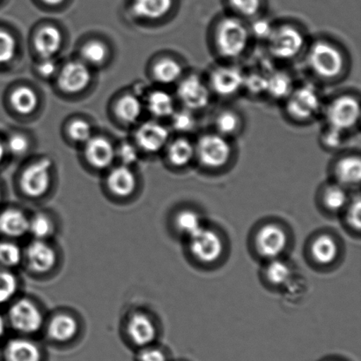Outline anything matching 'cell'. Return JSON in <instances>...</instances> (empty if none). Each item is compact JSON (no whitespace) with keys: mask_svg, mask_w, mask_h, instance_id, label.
Returning <instances> with one entry per match:
<instances>
[{"mask_svg":"<svg viewBox=\"0 0 361 361\" xmlns=\"http://www.w3.org/2000/svg\"><path fill=\"white\" fill-rule=\"evenodd\" d=\"M5 331H6L5 321H4L1 314H0V338L2 337L4 333H5Z\"/></svg>","mask_w":361,"mask_h":361,"instance_id":"52","label":"cell"},{"mask_svg":"<svg viewBox=\"0 0 361 361\" xmlns=\"http://www.w3.org/2000/svg\"><path fill=\"white\" fill-rule=\"evenodd\" d=\"M265 274L272 285H281L286 284L291 277V268L286 261L275 258L268 264Z\"/></svg>","mask_w":361,"mask_h":361,"instance_id":"33","label":"cell"},{"mask_svg":"<svg viewBox=\"0 0 361 361\" xmlns=\"http://www.w3.org/2000/svg\"><path fill=\"white\" fill-rule=\"evenodd\" d=\"M348 222L352 228L360 232L361 227V203L360 198H356L351 203L348 204Z\"/></svg>","mask_w":361,"mask_h":361,"instance_id":"45","label":"cell"},{"mask_svg":"<svg viewBox=\"0 0 361 361\" xmlns=\"http://www.w3.org/2000/svg\"><path fill=\"white\" fill-rule=\"evenodd\" d=\"M322 101L316 88L310 85L293 90L288 97L286 110L290 116L298 120H309L319 112Z\"/></svg>","mask_w":361,"mask_h":361,"instance_id":"6","label":"cell"},{"mask_svg":"<svg viewBox=\"0 0 361 361\" xmlns=\"http://www.w3.org/2000/svg\"><path fill=\"white\" fill-rule=\"evenodd\" d=\"M140 361H168L167 357L160 350L147 348L140 353Z\"/></svg>","mask_w":361,"mask_h":361,"instance_id":"50","label":"cell"},{"mask_svg":"<svg viewBox=\"0 0 361 361\" xmlns=\"http://www.w3.org/2000/svg\"><path fill=\"white\" fill-rule=\"evenodd\" d=\"M291 77L285 73L272 72L267 76V92L274 99L288 98L293 91Z\"/></svg>","mask_w":361,"mask_h":361,"instance_id":"28","label":"cell"},{"mask_svg":"<svg viewBox=\"0 0 361 361\" xmlns=\"http://www.w3.org/2000/svg\"><path fill=\"white\" fill-rule=\"evenodd\" d=\"M118 155L123 165L126 166L135 164L137 159H139V154H137L136 148L130 143L123 144L122 146L120 147Z\"/></svg>","mask_w":361,"mask_h":361,"instance_id":"46","label":"cell"},{"mask_svg":"<svg viewBox=\"0 0 361 361\" xmlns=\"http://www.w3.org/2000/svg\"><path fill=\"white\" fill-rule=\"evenodd\" d=\"M52 232V222L45 215H35L33 218L30 219L28 232L33 235L35 239L44 240L51 235Z\"/></svg>","mask_w":361,"mask_h":361,"instance_id":"37","label":"cell"},{"mask_svg":"<svg viewBox=\"0 0 361 361\" xmlns=\"http://www.w3.org/2000/svg\"><path fill=\"white\" fill-rule=\"evenodd\" d=\"M86 157L94 167L105 169L111 166L116 157V151L108 140L102 137H92L86 143Z\"/></svg>","mask_w":361,"mask_h":361,"instance_id":"17","label":"cell"},{"mask_svg":"<svg viewBox=\"0 0 361 361\" xmlns=\"http://www.w3.org/2000/svg\"><path fill=\"white\" fill-rule=\"evenodd\" d=\"M324 201L329 210L337 212L348 206V196L343 187L332 186L325 191Z\"/></svg>","mask_w":361,"mask_h":361,"instance_id":"34","label":"cell"},{"mask_svg":"<svg viewBox=\"0 0 361 361\" xmlns=\"http://www.w3.org/2000/svg\"><path fill=\"white\" fill-rule=\"evenodd\" d=\"M16 52V39L8 32L0 30V64L9 62Z\"/></svg>","mask_w":361,"mask_h":361,"instance_id":"41","label":"cell"},{"mask_svg":"<svg viewBox=\"0 0 361 361\" xmlns=\"http://www.w3.org/2000/svg\"><path fill=\"white\" fill-rule=\"evenodd\" d=\"M83 59L93 65H100L107 57V49L100 42H90L82 49Z\"/></svg>","mask_w":361,"mask_h":361,"instance_id":"40","label":"cell"},{"mask_svg":"<svg viewBox=\"0 0 361 361\" xmlns=\"http://www.w3.org/2000/svg\"><path fill=\"white\" fill-rule=\"evenodd\" d=\"M250 42V30L242 20L235 17L225 18L216 33V44L225 58H238L246 51Z\"/></svg>","mask_w":361,"mask_h":361,"instance_id":"1","label":"cell"},{"mask_svg":"<svg viewBox=\"0 0 361 361\" xmlns=\"http://www.w3.org/2000/svg\"><path fill=\"white\" fill-rule=\"evenodd\" d=\"M11 102L14 109L21 114H30L37 108L38 98L31 88L27 87L18 88L11 95Z\"/></svg>","mask_w":361,"mask_h":361,"instance_id":"29","label":"cell"},{"mask_svg":"<svg viewBox=\"0 0 361 361\" xmlns=\"http://www.w3.org/2000/svg\"><path fill=\"white\" fill-rule=\"evenodd\" d=\"M9 321L14 330L24 334H33L40 331L44 318L33 302L20 300L10 307Z\"/></svg>","mask_w":361,"mask_h":361,"instance_id":"8","label":"cell"},{"mask_svg":"<svg viewBox=\"0 0 361 361\" xmlns=\"http://www.w3.org/2000/svg\"><path fill=\"white\" fill-rule=\"evenodd\" d=\"M35 45L42 58L52 59L61 47L62 35L55 27L42 28L38 31Z\"/></svg>","mask_w":361,"mask_h":361,"instance_id":"20","label":"cell"},{"mask_svg":"<svg viewBox=\"0 0 361 361\" xmlns=\"http://www.w3.org/2000/svg\"><path fill=\"white\" fill-rule=\"evenodd\" d=\"M267 41L270 52L279 59L295 58L304 46L303 35L297 28L288 25L274 28Z\"/></svg>","mask_w":361,"mask_h":361,"instance_id":"5","label":"cell"},{"mask_svg":"<svg viewBox=\"0 0 361 361\" xmlns=\"http://www.w3.org/2000/svg\"><path fill=\"white\" fill-rule=\"evenodd\" d=\"M307 60L314 72L324 79L338 76L344 67L341 52L326 42L314 44L310 49Z\"/></svg>","mask_w":361,"mask_h":361,"instance_id":"2","label":"cell"},{"mask_svg":"<svg viewBox=\"0 0 361 361\" xmlns=\"http://www.w3.org/2000/svg\"><path fill=\"white\" fill-rule=\"evenodd\" d=\"M51 161L44 159L25 170L20 179V187L27 196L39 198L47 193L51 186Z\"/></svg>","mask_w":361,"mask_h":361,"instance_id":"9","label":"cell"},{"mask_svg":"<svg viewBox=\"0 0 361 361\" xmlns=\"http://www.w3.org/2000/svg\"><path fill=\"white\" fill-rule=\"evenodd\" d=\"M251 31H252L255 37L261 39V40L267 41L272 31H274V28H272L268 20H257L256 23L253 24Z\"/></svg>","mask_w":361,"mask_h":361,"instance_id":"48","label":"cell"},{"mask_svg":"<svg viewBox=\"0 0 361 361\" xmlns=\"http://www.w3.org/2000/svg\"><path fill=\"white\" fill-rule=\"evenodd\" d=\"M38 72L44 77H51L56 72V65L51 59H44L38 66Z\"/></svg>","mask_w":361,"mask_h":361,"instance_id":"51","label":"cell"},{"mask_svg":"<svg viewBox=\"0 0 361 361\" xmlns=\"http://www.w3.org/2000/svg\"><path fill=\"white\" fill-rule=\"evenodd\" d=\"M176 225L182 235L190 238L195 233L204 227L200 215L192 211L180 212L176 218Z\"/></svg>","mask_w":361,"mask_h":361,"instance_id":"32","label":"cell"},{"mask_svg":"<svg viewBox=\"0 0 361 361\" xmlns=\"http://www.w3.org/2000/svg\"><path fill=\"white\" fill-rule=\"evenodd\" d=\"M78 323L69 314H59L49 323L48 334L49 338L56 342H67L77 335Z\"/></svg>","mask_w":361,"mask_h":361,"instance_id":"22","label":"cell"},{"mask_svg":"<svg viewBox=\"0 0 361 361\" xmlns=\"http://www.w3.org/2000/svg\"><path fill=\"white\" fill-rule=\"evenodd\" d=\"M335 174L338 182L345 185H358L361 179V161L358 157L341 159L336 165Z\"/></svg>","mask_w":361,"mask_h":361,"instance_id":"24","label":"cell"},{"mask_svg":"<svg viewBox=\"0 0 361 361\" xmlns=\"http://www.w3.org/2000/svg\"><path fill=\"white\" fill-rule=\"evenodd\" d=\"M127 331L134 344L147 348L154 341L157 331L153 321L143 314H135L130 318Z\"/></svg>","mask_w":361,"mask_h":361,"instance_id":"16","label":"cell"},{"mask_svg":"<svg viewBox=\"0 0 361 361\" xmlns=\"http://www.w3.org/2000/svg\"><path fill=\"white\" fill-rule=\"evenodd\" d=\"M63 0H44V2L49 4V5H59V4L61 3Z\"/></svg>","mask_w":361,"mask_h":361,"instance_id":"54","label":"cell"},{"mask_svg":"<svg viewBox=\"0 0 361 361\" xmlns=\"http://www.w3.org/2000/svg\"><path fill=\"white\" fill-rule=\"evenodd\" d=\"M172 3V0H135L133 11L137 16L155 20L166 16Z\"/></svg>","mask_w":361,"mask_h":361,"instance_id":"25","label":"cell"},{"mask_svg":"<svg viewBox=\"0 0 361 361\" xmlns=\"http://www.w3.org/2000/svg\"><path fill=\"white\" fill-rule=\"evenodd\" d=\"M147 106L152 114L158 118H168L175 112L174 99L171 95L164 90L151 93L148 97Z\"/></svg>","mask_w":361,"mask_h":361,"instance_id":"27","label":"cell"},{"mask_svg":"<svg viewBox=\"0 0 361 361\" xmlns=\"http://www.w3.org/2000/svg\"><path fill=\"white\" fill-rule=\"evenodd\" d=\"M195 155H196V150L194 145L185 138H180L173 141L168 148L169 161L178 167H183L189 165Z\"/></svg>","mask_w":361,"mask_h":361,"instance_id":"26","label":"cell"},{"mask_svg":"<svg viewBox=\"0 0 361 361\" xmlns=\"http://www.w3.org/2000/svg\"><path fill=\"white\" fill-rule=\"evenodd\" d=\"M314 260L318 264L327 265L334 263L338 256V246L330 235H321L314 240L311 246Z\"/></svg>","mask_w":361,"mask_h":361,"instance_id":"23","label":"cell"},{"mask_svg":"<svg viewBox=\"0 0 361 361\" xmlns=\"http://www.w3.org/2000/svg\"><path fill=\"white\" fill-rule=\"evenodd\" d=\"M5 358L6 361H41L42 355L33 342L16 338L6 345Z\"/></svg>","mask_w":361,"mask_h":361,"instance_id":"21","label":"cell"},{"mask_svg":"<svg viewBox=\"0 0 361 361\" xmlns=\"http://www.w3.org/2000/svg\"><path fill=\"white\" fill-rule=\"evenodd\" d=\"M2 199V194H1V189H0V203H1Z\"/></svg>","mask_w":361,"mask_h":361,"instance_id":"55","label":"cell"},{"mask_svg":"<svg viewBox=\"0 0 361 361\" xmlns=\"http://www.w3.org/2000/svg\"><path fill=\"white\" fill-rule=\"evenodd\" d=\"M5 147H4V145L0 143V162L3 160L4 157H5Z\"/></svg>","mask_w":361,"mask_h":361,"instance_id":"53","label":"cell"},{"mask_svg":"<svg viewBox=\"0 0 361 361\" xmlns=\"http://www.w3.org/2000/svg\"><path fill=\"white\" fill-rule=\"evenodd\" d=\"M154 73L159 83L172 84L176 83L182 76L183 69L175 60L164 59L155 65Z\"/></svg>","mask_w":361,"mask_h":361,"instance_id":"30","label":"cell"},{"mask_svg":"<svg viewBox=\"0 0 361 361\" xmlns=\"http://www.w3.org/2000/svg\"><path fill=\"white\" fill-rule=\"evenodd\" d=\"M91 81V73L86 64L67 63L59 73V86L69 93H77L86 88Z\"/></svg>","mask_w":361,"mask_h":361,"instance_id":"14","label":"cell"},{"mask_svg":"<svg viewBox=\"0 0 361 361\" xmlns=\"http://www.w3.org/2000/svg\"><path fill=\"white\" fill-rule=\"evenodd\" d=\"M18 283L16 276L0 268V304L6 303L16 295Z\"/></svg>","mask_w":361,"mask_h":361,"instance_id":"38","label":"cell"},{"mask_svg":"<svg viewBox=\"0 0 361 361\" xmlns=\"http://www.w3.org/2000/svg\"><path fill=\"white\" fill-rule=\"evenodd\" d=\"M243 87H245L252 94L265 93L267 87V76H263L258 73L244 76Z\"/></svg>","mask_w":361,"mask_h":361,"instance_id":"42","label":"cell"},{"mask_svg":"<svg viewBox=\"0 0 361 361\" xmlns=\"http://www.w3.org/2000/svg\"><path fill=\"white\" fill-rule=\"evenodd\" d=\"M189 239L191 254L201 263L212 264L221 256L222 240L218 233L204 226Z\"/></svg>","mask_w":361,"mask_h":361,"instance_id":"7","label":"cell"},{"mask_svg":"<svg viewBox=\"0 0 361 361\" xmlns=\"http://www.w3.org/2000/svg\"><path fill=\"white\" fill-rule=\"evenodd\" d=\"M169 131L161 124L154 122L144 123L137 130V143L145 151L157 153L167 145Z\"/></svg>","mask_w":361,"mask_h":361,"instance_id":"13","label":"cell"},{"mask_svg":"<svg viewBox=\"0 0 361 361\" xmlns=\"http://www.w3.org/2000/svg\"><path fill=\"white\" fill-rule=\"evenodd\" d=\"M288 238L286 232L277 225H267L258 231L256 245L262 256L275 259L281 256L288 246Z\"/></svg>","mask_w":361,"mask_h":361,"instance_id":"11","label":"cell"},{"mask_svg":"<svg viewBox=\"0 0 361 361\" xmlns=\"http://www.w3.org/2000/svg\"><path fill=\"white\" fill-rule=\"evenodd\" d=\"M8 148L11 153L20 155L26 153L28 150V141L20 134H14L8 141Z\"/></svg>","mask_w":361,"mask_h":361,"instance_id":"47","label":"cell"},{"mask_svg":"<svg viewBox=\"0 0 361 361\" xmlns=\"http://www.w3.org/2000/svg\"><path fill=\"white\" fill-rule=\"evenodd\" d=\"M229 2L233 8L243 16H256L261 8V0H229Z\"/></svg>","mask_w":361,"mask_h":361,"instance_id":"44","label":"cell"},{"mask_svg":"<svg viewBox=\"0 0 361 361\" xmlns=\"http://www.w3.org/2000/svg\"><path fill=\"white\" fill-rule=\"evenodd\" d=\"M27 263L32 271L37 273H46L55 266L56 254L55 250L42 239H35L27 246Z\"/></svg>","mask_w":361,"mask_h":361,"instance_id":"15","label":"cell"},{"mask_svg":"<svg viewBox=\"0 0 361 361\" xmlns=\"http://www.w3.org/2000/svg\"><path fill=\"white\" fill-rule=\"evenodd\" d=\"M171 117L173 129L179 133H189L196 129V119L190 110L175 112Z\"/></svg>","mask_w":361,"mask_h":361,"instance_id":"39","label":"cell"},{"mask_svg":"<svg viewBox=\"0 0 361 361\" xmlns=\"http://www.w3.org/2000/svg\"><path fill=\"white\" fill-rule=\"evenodd\" d=\"M244 74L235 66H222L215 69L211 76L212 88L216 94L229 97L243 87Z\"/></svg>","mask_w":361,"mask_h":361,"instance_id":"12","label":"cell"},{"mask_svg":"<svg viewBox=\"0 0 361 361\" xmlns=\"http://www.w3.org/2000/svg\"><path fill=\"white\" fill-rule=\"evenodd\" d=\"M360 116L359 101L351 95H343L329 105L326 112L328 126L345 133L356 126Z\"/></svg>","mask_w":361,"mask_h":361,"instance_id":"4","label":"cell"},{"mask_svg":"<svg viewBox=\"0 0 361 361\" xmlns=\"http://www.w3.org/2000/svg\"><path fill=\"white\" fill-rule=\"evenodd\" d=\"M343 134L341 131H338L328 126L326 132L323 136V141L328 148H336L341 146L343 141Z\"/></svg>","mask_w":361,"mask_h":361,"instance_id":"49","label":"cell"},{"mask_svg":"<svg viewBox=\"0 0 361 361\" xmlns=\"http://www.w3.org/2000/svg\"><path fill=\"white\" fill-rule=\"evenodd\" d=\"M116 112L123 122H135L142 113V104L135 95H127L120 99L116 106Z\"/></svg>","mask_w":361,"mask_h":361,"instance_id":"31","label":"cell"},{"mask_svg":"<svg viewBox=\"0 0 361 361\" xmlns=\"http://www.w3.org/2000/svg\"><path fill=\"white\" fill-rule=\"evenodd\" d=\"M178 95L185 109L198 111L207 107L211 100L210 90L200 77L190 76L180 81Z\"/></svg>","mask_w":361,"mask_h":361,"instance_id":"10","label":"cell"},{"mask_svg":"<svg viewBox=\"0 0 361 361\" xmlns=\"http://www.w3.org/2000/svg\"><path fill=\"white\" fill-rule=\"evenodd\" d=\"M240 120L232 112H223L215 119V126L222 136H232L239 129Z\"/></svg>","mask_w":361,"mask_h":361,"instance_id":"36","label":"cell"},{"mask_svg":"<svg viewBox=\"0 0 361 361\" xmlns=\"http://www.w3.org/2000/svg\"><path fill=\"white\" fill-rule=\"evenodd\" d=\"M30 219L23 211L6 210L0 214V232L11 238H20L28 232Z\"/></svg>","mask_w":361,"mask_h":361,"instance_id":"19","label":"cell"},{"mask_svg":"<svg viewBox=\"0 0 361 361\" xmlns=\"http://www.w3.org/2000/svg\"><path fill=\"white\" fill-rule=\"evenodd\" d=\"M69 133L71 137L77 143H86L92 138V129L84 120H76L70 126Z\"/></svg>","mask_w":361,"mask_h":361,"instance_id":"43","label":"cell"},{"mask_svg":"<svg viewBox=\"0 0 361 361\" xmlns=\"http://www.w3.org/2000/svg\"><path fill=\"white\" fill-rule=\"evenodd\" d=\"M23 259V252L17 244L10 242H0V265L6 268L18 266Z\"/></svg>","mask_w":361,"mask_h":361,"instance_id":"35","label":"cell"},{"mask_svg":"<svg viewBox=\"0 0 361 361\" xmlns=\"http://www.w3.org/2000/svg\"><path fill=\"white\" fill-rule=\"evenodd\" d=\"M108 186L116 196L128 197L136 189V177L128 166H118L109 172Z\"/></svg>","mask_w":361,"mask_h":361,"instance_id":"18","label":"cell"},{"mask_svg":"<svg viewBox=\"0 0 361 361\" xmlns=\"http://www.w3.org/2000/svg\"><path fill=\"white\" fill-rule=\"evenodd\" d=\"M195 150L201 164L210 169L223 167L229 161L232 153L228 141L219 134H208L202 136Z\"/></svg>","mask_w":361,"mask_h":361,"instance_id":"3","label":"cell"}]
</instances>
